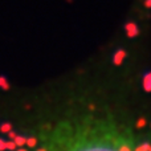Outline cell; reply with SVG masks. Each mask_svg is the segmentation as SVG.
<instances>
[{
  "label": "cell",
  "instance_id": "cell-1",
  "mask_svg": "<svg viewBox=\"0 0 151 151\" xmlns=\"http://www.w3.org/2000/svg\"><path fill=\"white\" fill-rule=\"evenodd\" d=\"M25 139H27V138H24V137L16 135V138L13 139V142H15V145H16L17 147H23L24 145H25Z\"/></svg>",
  "mask_w": 151,
  "mask_h": 151
},
{
  "label": "cell",
  "instance_id": "cell-2",
  "mask_svg": "<svg viewBox=\"0 0 151 151\" xmlns=\"http://www.w3.org/2000/svg\"><path fill=\"white\" fill-rule=\"evenodd\" d=\"M25 145H28V147H31V149H33V147H36V145H37V139L36 138H28V139H25Z\"/></svg>",
  "mask_w": 151,
  "mask_h": 151
},
{
  "label": "cell",
  "instance_id": "cell-3",
  "mask_svg": "<svg viewBox=\"0 0 151 151\" xmlns=\"http://www.w3.org/2000/svg\"><path fill=\"white\" fill-rule=\"evenodd\" d=\"M17 149V146L15 145L13 141H9V142H5V150H9V151H15Z\"/></svg>",
  "mask_w": 151,
  "mask_h": 151
},
{
  "label": "cell",
  "instance_id": "cell-4",
  "mask_svg": "<svg viewBox=\"0 0 151 151\" xmlns=\"http://www.w3.org/2000/svg\"><path fill=\"white\" fill-rule=\"evenodd\" d=\"M11 130H12V126H11L9 123H4V125H1V127H0V131H1V133H4V134L9 133Z\"/></svg>",
  "mask_w": 151,
  "mask_h": 151
},
{
  "label": "cell",
  "instance_id": "cell-5",
  "mask_svg": "<svg viewBox=\"0 0 151 151\" xmlns=\"http://www.w3.org/2000/svg\"><path fill=\"white\" fill-rule=\"evenodd\" d=\"M137 129H143L145 126H146V119L145 118H139L138 121H137Z\"/></svg>",
  "mask_w": 151,
  "mask_h": 151
},
{
  "label": "cell",
  "instance_id": "cell-6",
  "mask_svg": "<svg viewBox=\"0 0 151 151\" xmlns=\"http://www.w3.org/2000/svg\"><path fill=\"white\" fill-rule=\"evenodd\" d=\"M149 146H150V143H142V145H139L138 147H135L134 151H147L149 150Z\"/></svg>",
  "mask_w": 151,
  "mask_h": 151
},
{
  "label": "cell",
  "instance_id": "cell-7",
  "mask_svg": "<svg viewBox=\"0 0 151 151\" xmlns=\"http://www.w3.org/2000/svg\"><path fill=\"white\" fill-rule=\"evenodd\" d=\"M118 151H133V150H131V147L129 146V145H125V143H123L122 146L119 147V150H118Z\"/></svg>",
  "mask_w": 151,
  "mask_h": 151
},
{
  "label": "cell",
  "instance_id": "cell-8",
  "mask_svg": "<svg viewBox=\"0 0 151 151\" xmlns=\"http://www.w3.org/2000/svg\"><path fill=\"white\" fill-rule=\"evenodd\" d=\"M8 134V138H9L11 139V141H13V139H15L16 138V135H17V134H16V133H13V131L12 130H11L9 131V133H7Z\"/></svg>",
  "mask_w": 151,
  "mask_h": 151
},
{
  "label": "cell",
  "instance_id": "cell-9",
  "mask_svg": "<svg viewBox=\"0 0 151 151\" xmlns=\"http://www.w3.org/2000/svg\"><path fill=\"white\" fill-rule=\"evenodd\" d=\"M5 150V141L4 139H0V151Z\"/></svg>",
  "mask_w": 151,
  "mask_h": 151
},
{
  "label": "cell",
  "instance_id": "cell-10",
  "mask_svg": "<svg viewBox=\"0 0 151 151\" xmlns=\"http://www.w3.org/2000/svg\"><path fill=\"white\" fill-rule=\"evenodd\" d=\"M17 151H27V150H25V149H23V147H20V149H19Z\"/></svg>",
  "mask_w": 151,
  "mask_h": 151
},
{
  "label": "cell",
  "instance_id": "cell-11",
  "mask_svg": "<svg viewBox=\"0 0 151 151\" xmlns=\"http://www.w3.org/2000/svg\"><path fill=\"white\" fill-rule=\"evenodd\" d=\"M37 151H47V150H45V149H39Z\"/></svg>",
  "mask_w": 151,
  "mask_h": 151
},
{
  "label": "cell",
  "instance_id": "cell-12",
  "mask_svg": "<svg viewBox=\"0 0 151 151\" xmlns=\"http://www.w3.org/2000/svg\"><path fill=\"white\" fill-rule=\"evenodd\" d=\"M147 151H151V145H150V146H149V150H147Z\"/></svg>",
  "mask_w": 151,
  "mask_h": 151
}]
</instances>
